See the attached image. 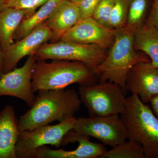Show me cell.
<instances>
[{
  "mask_svg": "<svg viewBox=\"0 0 158 158\" xmlns=\"http://www.w3.org/2000/svg\"><path fill=\"white\" fill-rule=\"evenodd\" d=\"M33 106L18 119L20 131H31L54 122L75 117L82 103L73 89L38 91Z\"/></svg>",
  "mask_w": 158,
  "mask_h": 158,
  "instance_id": "6da1fadb",
  "label": "cell"
},
{
  "mask_svg": "<svg viewBox=\"0 0 158 158\" xmlns=\"http://www.w3.org/2000/svg\"><path fill=\"white\" fill-rule=\"evenodd\" d=\"M113 45L101 63L94 69L100 82L115 83L126 93V82L132 67L138 62H150L143 52L134 48L135 31L126 27L116 29Z\"/></svg>",
  "mask_w": 158,
  "mask_h": 158,
  "instance_id": "7a4b0ae2",
  "label": "cell"
},
{
  "mask_svg": "<svg viewBox=\"0 0 158 158\" xmlns=\"http://www.w3.org/2000/svg\"><path fill=\"white\" fill-rule=\"evenodd\" d=\"M94 69L78 61L53 59L48 62L37 60L32 70L31 86L34 93L39 90H60L78 84L88 86L98 83Z\"/></svg>",
  "mask_w": 158,
  "mask_h": 158,
  "instance_id": "3957f363",
  "label": "cell"
},
{
  "mask_svg": "<svg viewBox=\"0 0 158 158\" xmlns=\"http://www.w3.org/2000/svg\"><path fill=\"white\" fill-rule=\"evenodd\" d=\"M120 116L128 140L141 144L145 158H158V119L148 104L132 94L126 98L125 109Z\"/></svg>",
  "mask_w": 158,
  "mask_h": 158,
  "instance_id": "277c9868",
  "label": "cell"
},
{
  "mask_svg": "<svg viewBox=\"0 0 158 158\" xmlns=\"http://www.w3.org/2000/svg\"><path fill=\"white\" fill-rule=\"evenodd\" d=\"M79 96L91 116L120 115L126 108V94L121 87L109 81L79 86Z\"/></svg>",
  "mask_w": 158,
  "mask_h": 158,
  "instance_id": "5b68a950",
  "label": "cell"
},
{
  "mask_svg": "<svg viewBox=\"0 0 158 158\" xmlns=\"http://www.w3.org/2000/svg\"><path fill=\"white\" fill-rule=\"evenodd\" d=\"M107 50L94 44H85L60 40L46 42L40 47L34 56L37 60L61 59L78 61L94 69L101 63Z\"/></svg>",
  "mask_w": 158,
  "mask_h": 158,
  "instance_id": "8992f818",
  "label": "cell"
},
{
  "mask_svg": "<svg viewBox=\"0 0 158 158\" xmlns=\"http://www.w3.org/2000/svg\"><path fill=\"white\" fill-rule=\"evenodd\" d=\"M76 119L73 117L54 125L21 131L15 146L17 158H34L39 148L49 144L59 148L65 135L73 128Z\"/></svg>",
  "mask_w": 158,
  "mask_h": 158,
  "instance_id": "52a82bcc",
  "label": "cell"
},
{
  "mask_svg": "<svg viewBox=\"0 0 158 158\" xmlns=\"http://www.w3.org/2000/svg\"><path fill=\"white\" fill-rule=\"evenodd\" d=\"M73 130L112 147L128 139L126 129L118 115L76 118Z\"/></svg>",
  "mask_w": 158,
  "mask_h": 158,
  "instance_id": "ba28073f",
  "label": "cell"
},
{
  "mask_svg": "<svg viewBox=\"0 0 158 158\" xmlns=\"http://www.w3.org/2000/svg\"><path fill=\"white\" fill-rule=\"evenodd\" d=\"M36 61L35 56L31 55L22 66L4 73L0 77V96L16 98L31 107L36 98L31 86V78Z\"/></svg>",
  "mask_w": 158,
  "mask_h": 158,
  "instance_id": "9c48e42d",
  "label": "cell"
},
{
  "mask_svg": "<svg viewBox=\"0 0 158 158\" xmlns=\"http://www.w3.org/2000/svg\"><path fill=\"white\" fill-rule=\"evenodd\" d=\"M114 29L106 27L92 17L80 20L66 32L60 40L85 44H94L109 49L114 42Z\"/></svg>",
  "mask_w": 158,
  "mask_h": 158,
  "instance_id": "30bf717a",
  "label": "cell"
},
{
  "mask_svg": "<svg viewBox=\"0 0 158 158\" xmlns=\"http://www.w3.org/2000/svg\"><path fill=\"white\" fill-rule=\"evenodd\" d=\"M52 33L44 23L23 38L13 43L3 53L4 73L16 68L24 57L34 55L40 46L52 39Z\"/></svg>",
  "mask_w": 158,
  "mask_h": 158,
  "instance_id": "8fae6325",
  "label": "cell"
},
{
  "mask_svg": "<svg viewBox=\"0 0 158 158\" xmlns=\"http://www.w3.org/2000/svg\"><path fill=\"white\" fill-rule=\"evenodd\" d=\"M90 137L81 135L71 130L66 134L62 142V146L77 142L78 146L72 151L62 149H52L45 146L39 148L34 158H100L107 150L100 143L90 141Z\"/></svg>",
  "mask_w": 158,
  "mask_h": 158,
  "instance_id": "7c38bea8",
  "label": "cell"
},
{
  "mask_svg": "<svg viewBox=\"0 0 158 158\" xmlns=\"http://www.w3.org/2000/svg\"><path fill=\"white\" fill-rule=\"evenodd\" d=\"M150 62H138L128 74L126 90L137 94L141 101L148 104L158 94V68Z\"/></svg>",
  "mask_w": 158,
  "mask_h": 158,
  "instance_id": "4fadbf2b",
  "label": "cell"
},
{
  "mask_svg": "<svg viewBox=\"0 0 158 158\" xmlns=\"http://www.w3.org/2000/svg\"><path fill=\"white\" fill-rule=\"evenodd\" d=\"M80 20L78 6L69 0H63L44 22L52 33L51 42L61 37Z\"/></svg>",
  "mask_w": 158,
  "mask_h": 158,
  "instance_id": "5bb4252c",
  "label": "cell"
},
{
  "mask_svg": "<svg viewBox=\"0 0 158 158\" xmlns=\"http://www.w3.org/2000/svg\"><path fill=\"white\" fill-rule=\"evenodd\" d=\"M20 133L14 108L7 105L0 112V158H17L15 146Z\"/></svg>",
  "mask_w": 158,
  "mask_h": 158,
  "instance_id": "9a60e30c",
  "label": "cell"
},
{
  "mask_svg": "<svg viewBox=\"0 0 158 158\" xmlns=\"http://www.w3.org/2000/svg\"><path fill=\"white\" fill-rule=\"evenodd\" d=\"M31 16L27 10L11 8L0 12V45L3 53L14 42L13 36L20 24Z\"/></svg>",
  "mask_w": 158,
  "mask_h": 158,
  "instance_id": "2e32d148",
  "label": "cell"
},
{
  "mask_svg": "<svg viewBox=\"0 0 158 158\" xmlns=\"http://www.w3.org/2000/svg\"><path fill=\"white\" fill-rule=\"evenodd\" d=\"M134 48L149 57L151 65L158 68V30L145 23L135 32Z\"/></svg>",
  "mask_w": 158,
  "mask_h": 158,
  "instance_id": "e0dca14e",
  "label": "cell"
},
{
  "mask_svg": "<svg viewBox=\"0 0 158 158\" xmlns=\"http://www.w3.org/2000/svg\"><path fill=\"white\" fill-rule=\"evenodd\" d=\"M63 0H48L30 17L21 23L13 36L14 41L21 39L38 26L44 23Z\"/></svg>",
  "mask_w": 158,
  "mask_h": 158,
  "instance_id": "ac0fdd59",
  "label": "cell"
},
{
  "mask_svg": "<svg viewBox=\"0 0 158 158\" xmlns=\"http://www.w3.org/2000/svg\"><path fill=\"white\" fill-rule=\"evenodd\" d=\"M152 0H131L125 26L135 32L145 23Z\"/></svg>",
  "mask_w": 158,
  "mask_h": 158,
  "instance_id": "d6986e66",
  "label": "cell"
},
{
  "mask_svg": "<svg viewBox=\"0 0 158 158\" xmlns=\"http://www.w3.org/2000/svg\"><path fill=\"white\" fill-rule=\"evenodd\" d=\"M113 147L100 158H145L141 144L135 141L128 140Z\"/></svg>",
  "mask_w": 158,
  "mask_h": 158,
  "instance_id": "ffe728a7",
  "label": "cell"
},
{
  "mask_svg": "<svg viewBox=\"0 0 158 158\" xmlns=\"http://www.w3.org/2000/svg\"><path fill=\"white\" fill-rule=\"evenodd\" d=\"M130 2L131 0H115L110 17V28L115 30L125 26Z\"/></svg>",
  "mask_w": 158,
  "mask_h": 158,
  "instance_id": "44dd1931",
  "label": "cell"
},
{
  "mask_svg": "<svg viewBox=\"0 0 158 158\" xmlns=\"http://www.w3.org/2000/svg\"><path fill=\"white\" fill-rule=\"evenodd\" d=\"M115 0H101L92 17L102 25L109 27Z\"/></svg>",
  "mask_w": 158,
  "mask_h": 158,
  "instance_id": "7402d4cb",
  "label": "cell"
},
{
  "mask_svg": "<svg viewBox=\"0 0 158 158\" xmlns=\"http://www.w3.org/2000/svg\"><path fill=\"white\" fill-rule=\"evenodd\" d=\"M48 0H5L6 8L22 9L29 11L31 15L39 7L44 5Z\"/></svg>",
  "mask_w": 158,
  "mask_h": 158,
  "instance_id": "603a6c76",
  "label": "cell"
},
{
  "mask_svg": "<svg viewBox=\"0 0 158 158\" xmlns=\"http://www.w3.org/2000/svg\"><path fill=\"white\" fill-rule=\"evenodd\" d=\"M101 0H83L78 4L80 10V20L92 17Z\"/></svg>",
  "mask_w": 158,
  "mask_h": 158,
  "instance_id": "cb8c5ba5",
  "label": "cell"
},
{
  "mask_svg": "<svg viewBox=\"0 0 158 158\" xmlns=\"http://www.w3.org/2000/svg\"><path fill=\"white\" fill-rule=\"evenodd\" d=\"M146 23L154 26L158 30V0H152Z\"/></svg>",
  "mask_w": 158,
  "mask_h": 158,
  "instance_id": "d4e9b609",
  "label": "cell"
},
{
  "mask_svg": "<svg viewBox=\"0 0 158 158\" xmlns=\"http://www.w3.org/2000/svg\"><path fill=\"white\" fill-rule=\"evenodd\" d=\"M152 109L158 119V94L153 97L149 102Z\"/></svg>",
  "mask_w": 158,
  "mask_h": 158,
  "instance_id": "484cf974",
  "label": "cell"
},
{
  "mask_svg": "<svg viewBox=\"0 0 158 158\" xmlns=\"http://www.w3.org/2000/svg\"><path fill=\"white\" fill-rule=\"evenodd\" d=\"M4 73V62H3V53L0 45V77Z\"/></svg>",
  "mask_w": 158,
  "mask_h": 158,
  "instance_id": "4316f807",
  "label": "cell"
},
{
  "mask_svg": "<svg viewBox=\"0 0 158 158\" xmlns=\"http://www.w3.org/2000/svg\"><path fill=\"white\" fill-rule=\"evenodd\" d=\"M5 8V0H0V12Z\"/></svg>",
  "mask_w": 158,
  "mask_h": 158,
  "instance_id": "83f0119b",
  "label": "cell"
},
{
  "mask_svg": "<svg viewBox=\"0 0 158 158\" xmlns=\"http://www.w3.org/2000/svg\"><path fill=\"white\" fill-rule=\"evenodd\" d=\"M69 1H70V2L75 3V4H77V5H78L79 3L82 2L83 0H69Z\"/></svg>",
  "mask_w": 158,
  "mask_h": 158,
  "instance_id": "f1b7e54d",
  "label": "cell"
}]
</instances>
